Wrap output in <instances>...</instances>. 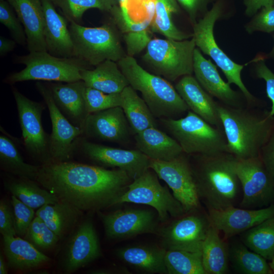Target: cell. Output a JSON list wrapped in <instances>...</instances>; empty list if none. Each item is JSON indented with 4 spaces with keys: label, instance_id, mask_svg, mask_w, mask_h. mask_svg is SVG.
I'll return each instance as SVG.
<instances>
[{
    "label": "cell",
    "instance_id": "obj_17",
    "mask_svg": "<svg viewBox=\"0 0 274 274\" xmlns=\"http://www.w3.org/2000/svg\"><path fill=\"white\" fill-rule=\"evenodd\" d=\"M98 215L109 239H126L157 232L158 217L149 210L125 209L108 213L99 211Z\"/></svg>",
    "mask_w": 274,
    "mask_h": 274
},
{
    "label": "cell",
    "instance_id": "obj_26",
    "mask_svg": "<svg viewBox=\"0 0 274 274\" xmlns=\"http://www.w3.org/2000/svg\"><path fill=\"white\" fill-rule=\"evenodd\" d=\"M134 139L138 150L151 159L168 161L184 153L174 138L157 127L148 128L135 134Z\"/></svg>",
    "mask_w": 274,
    "mask_h": 274
},
{
    "label": "cell",
    "instance_id": "obj_19",
    "mask_svg": "<svg viewBox=\"0 0 274 274\" xmlns=\"http://www.w3.org/2000/svg\"><path fill=\"white\" fill-rule=\"evenodd\" d=\"M101 255L98 236L92 220L87 218L77 226L63 259V267L72 273L86 265Z\"/></svg>",
    "mask_w": 274,
    "mask_h": 274
},
{
    "label": "cell",
    "instance_id": "obj_54",
    "mask_svg": "<svg viewBox=\"0 0 274 274\" xmlns=\"http://www.w3.org/2000/svg\"><path fill=\"white\" fill-rule=\"evenodd\" d=\"M269 264L274 274V256L271 260L269 262Z\"/></svg>",
    "mask_w": 274,
    "mask_h": 274
},
{
    "label": "cell",
    "instance_id": "obj_36",
    "mask_svg": "<svg viewBox=\"0 0 274 274\" xmlns=\"http://www.w3.org/2000/svg\"><path fill=\"white\" fill-rule=\"evenodd\" d=\"M229 243V263L235 272L241 274H273L269 262L251 251L240 240Z\"/></svg>",
    "mask_w": 274,
    "mask_h": 274
},
{
    "label": "cell",
    "instance_id": "obj_48",
    "mask_svg": "<svg viewBox=\"0 0 274 274\" xmlns=\"http://www.w3.org/2000/svg\"><path fill=\"white\" fill-rule=\"evenodd\" d=\"M0 232L3 236H17L13 211L4 199L0 201Z\"/></svg>",
    "mask_w": 274,
    "mask_h": 274
},
{
    "label": "cell",
    "instance_id": "obj_15",
    "mask_svg": "<svg viewBox=\"0 0 274 274\" xmlns=\"http://www.w3.org/2000/svg\"><path fill=\"white\" fill-rule=\"evenodd\" d=\"M37 89L48 108L52 123L49 138L50 153L52 162L69 161L76 150L82 129L73 125L56 106L49 87L39 82Z\"/></svg>",
    "mask_w": 274,
    "mask_h": 274
},
{
    "label": "cell",
    "instance_id": "obj_12",
    "mask_svg": "<svg viewBox=\"0 0 274 274\" xmlns=\"http://www.w3.org/2000/svg\"><path fill=\"white\" fill-rule=\"evenodd\" d=\"M23 144L29 155L42 164L52 162L50 153L49 138L42 123L45 106L33 101L13 89Z\"/></svg>",
    "mask_w": 274,
    "mask_h": 274
},
{
    "label": "cell",
    "instance_id": "obj_11",
    "mask_svg": "<svg viewBox=\"0 0 274 274\" xmlns=\"http://www.w3.org/2000/svg\"><path fill=\"white\" fill-rule=\"evenodd\" d=\"M232 166L242 190L239 207L258 209L274 204V181L259 156L248 159L233 157Z\"/></svg>",
    "mask_w": 274,
    "mask_h": 274
},
{
    "label": "cell",
    "instance_id": "obj_44",
    "mask_svg": "<svg viewBox=\"0 0 274 274\" xmlns=\"http://www.w3.org/2000/svg\"><path fill=\"white\" fill-rule=\"evenodd\" d=\"M11 204L16 234L18 236L24 237L36 216L34 209L26 205L14 195L11 196Z\"/></svg>",
    "mask_w": 274,
    "mask_h": 274
},
{
    "label": "cell",
    "instance_id": "obj_53",
    "mask_svg": "<svg viewBox=\"0 0 274 274\" xmlns=\"http://www.w3.org/2000/svg\"><path fill=\"white\" fill-rule=\"evenodd\" d=\"M8 273L7 267L3 256L0 255V274H6Z\"/></svg>",
    "mask_w": 274,
    "mask_h": 274
},
{
    "label": "cell",
    "instance_id": "obj_24",
    "mask_svg": "<svg viewBox=\"0 0 274 274\" xmlns=\"http://www.w3.org/2000/svg\"><path fill=\"white\" fill-rule=\"evenodd\" d=\"M22 24L30 52L47 51L44 35V17L40 0H7Z\"/></svg>",
    "mask_w": 274,
    "mask_h": 274
},
{
    "label": "cell",
    "instance_id": "obj_51",
    "mask_svg": "<svg viewBox=\"0 0 274 274\" xmlns=\"http://www.w3.org/2000/svg\"><path fill=\"white\" fill-rule=\"evenodd\" d=\"M243 1L246 7V14L249 16L254 15L261 8L274 5V0H243Z\"/></svg>",
    "mask_w": 274,
    "mask_h": 274
},
{
    "label": "cell",
    "instance_id": "obj_55",
    "mask_svg": "<svg viewBox=\"0 0 274 274\" xmlns=\"http://www.w3.org/2000/svg\"><path fill=\"white\" fill-rule=\"evenodd\" d=\"M273 39H274V36H273ZM270 56H271V57H274V45H273V47L272 49V51L271 52V53H270Z\"/></svg>",
    "mask_w": 274,
    "mask_h": 274
},
{
    "label": "cell",
    "instance_id": "obj_23",
    "mask_svg": "<svg viewBox=\"0 0 274 274\" xmlns=\"http://www.w3.org/2000/svg\"><path fill=\"white\" fill-rule=\"evenodd\" d=\"M175 88L192 111L210 124L223 129L218 111V102L215 101L192 75L182 77Z\"/></svg>",
    "mask_w": 274,
    "mask_h": 274
},
{
    "label": "cell",
    "instance_id": "obj_47",
    "mask_svg": "<svg viewBox=\"0 0 274 274\" xmlns=\"http://www.w3.org/2000/svg\"><path fill=\"white\" fill-rule=\"evenodd\" d=\"M255 74L258 78L263 79L266 83V92L271 102L270 115L274 116V74L267 67L262 58H259L255 66Z\"/></svg>",
    "mask_w": 274,
    "mask_h": 274
},
{
    "label": "cell",
    "instance_id": "obj_37",
    "mask_svg": "<svg viewBox=\"0 0 274 274\" xmlns=\"http://www.w3.org/2000/svg\"><path fill=\"white\" fill-rule=\"evenodd\" d=\"M239 235L240 240L250 250L271 260L274 256V216Z\"/></svg>",
    "mask_w": 274,
    "mask_h": 274
},
{
    "label": "cell",
    "instance_id": "obj_25",
    "mask_svg": "<svg viewBox=\"0 0 274 274\" xmlns=\"http://www.w3.org/2000/svg\"><path fill=\"white\" fill-rule=\"evenodd\" d=\"M82 80L65 84H52L50 86L54 100L62 113L74 125L82 129L89 114L87 110Z\"/></svg>",
    "mask_w": 274,
    "mask_h": 274
},
{
    "label": "cell",
    "instance_id": "obj_14",
    "mask_svg": "<svg viewBox=\"0 0 274 274\" xmlns=\"http://www.w3.org/2000/svg\"><path fill=\"white\" fill-rule=\"evenodd\" d=\"M211 225L208 214L200 208L186 212L161 230L163 248L201 252Z\"/></svg>",
    "mask_w": 274,
    "mask_h": 274
},
{
    "label": "cell",
    "instance_id": "obj_41",
    "mask_svg": "<svg viewBox=\"0 0 274 274\" xmlns=\"http://www.w3.org/2000/svg\"><path fill=\"white\" fill-rule=\"evenodd\" d=\"M24 238L37 248L47 250L54 247L59 238L40 217L36 216Z\"/></svg>",
    "mask_w": 274,
    "mask_h": 274
},
{
    "label": "cell",
    "instance_id": "obj_3",
    "mask_svg": "<svg viewBox=\"0 0 274 274\" xmlns=\"http://www.w3.org/2000/svg\"><path fill=\"white\" fill-rule=\"evenodd\" d=\"M226 152L237 159L258 157L273 127L274 116L265 108L233 107L218 102Z\"/></svg>",
    "mask_w": 274,
    "mask_h": 274
},
{
    "label": "cell",
    "instance_id": "obj_56",
    "mask_svg": "<svg viewBox=\"0 0 274 274\" xmlns=\"http://www.w3.org/2000/svg\"><path fill=\"white\" fill-rule=\"evenodd\" d=\"M4 1V0H1V1Z\"/></svg>",
    "mask_w": 274,
    "mask_h": 274
},
{
    "label": "cell",
    "instance_id": "obj_18",
    "mask_svg": "<svg viewBox=\"0 0 274 274\" xmlns=\"http://www.w3.org/2000/svg\"><path fill=\"white\" fill-rule=\"evenodd\" d=\"M208 214L211 225L222 233L225 239L229 240L274 216V204L258 209L231 207L209 210Z\"/></svg>",
    "mask_w": 274,
    "mask_h": 274
},
{
    "label": "cell",
    "instance_id": "obj_40",
    "mask_svg": "<svg viewBox=\"0 0 274 274\" xmlns=\"http://www.w3.org/2000/svg\"><path fill=\"white\" fill-rule=\"evenodd\" d=\"M70 21L76 22L84 12L91 8L111 12L119 6L118 0H51Z\"/></svg>",
    "mask_w": 274,
    "mask_h": 274
},
{
    "label": "cell",
    "instance_id": "obj_27",
    "mask_svg": "<svg viewBox=\"0 0 274 274\" xmlns=\"http://www.w3.org/2000/svg\"><path fill=\"white\" fill-rule=\"evenodd\" d=\"M4 251L8 265L15 269H35L49 262L51 259L24 238L3 236Z\"/></svg>",
    "mask_w": 274,
    "mask_h": 274
},
{
    "label": "cell",
    "instance_id": "obj_43",
    "mask_svg": "<svg viewBox=\"0 0 274 274\" xmlns=\"http://www.w3.org/2000/svg\"><path fill=\"white\" fill-rule=\"evenodd\" d=\"M0 21L9 29L16 43L20 45H24L26 43L24 29L7 1H1Z\"/></svg>",
    "mask_w": 274,
    "mask_h": 274
},
{
    "label": "cell",
    "instance_id": "obj_6",
    "mask_svg": "<svg viewBox=\"0 0 274 274\" xmlns=\"http://www.w3.org/2000/svg\"><path fill=\"white\" fill-rule=\"evenodd\" d=\"M68 28L74 57L86 63L96 66L106 60L118 62L126 55L115 24L89 27L71 21Z\"/></svg>",
    "mask_w": 274,
    "mask_h": 274
},
{
    "label": "cell",
    "instance_id": "obj_2",
    "mask_svg": "<svg viewBox=\"0 0 274 274\" xmlns=\"http://www.w3.org/2000/svg\"><path fill=\"white\" fill-rule=\"evenodd\" d=\"M189 155L198 195L208 210L238 207L242 190L232 166L233 156L227 152Z\"/></svg>",
    "mask_w": 274,
    "mask_h": 274
},
{
    "label": "cell",
    "instance_id": "obj_49",
    "mask_svg": "<svg viewBox=\"0 0 274 274\" xmlns=\"http://www.w3.org/2000/svg\"><path fill=\"white\" fill-rule=\"evenodd\" d=\"M182 7L194 24L197 18L201 14L204 15L208 11L207 8L211 0H177Z\"/></svg>",
    "mask_w": 274,
    "mask_h": 274
},
{
    "label": "cell",
    "instance_id": "obj_5",
    "mask_svg": "<svg viewBox=\"0 0 274 274\" xmlns=\"http://www.w3.org/2000/svg\"><path fill=\"white\" fill-rule=\"evenodd\" d=\"M161 121L187 155L226 152L223 129L210 124L190 110L184 117L162 118Z\"/></svg>",
    "mask_w": 274,
    "mask_h": 274
},
{
    "label": "cell",
    "instance_id": "obj_16",
    "mask_svg": "<svg viewBox=\"0 0 274 274\" xmlns=\"http://www.w3.org/2000/svg\"><path fill=\"white\" fill-rule=\"evenodd\" d=\"M77 148L91 160L124 170L133 180L149 168L150 159L139 150H126L79 140Z\"/></svg>",
    "mask_w": 274,
    "mask_h": 274
},
{
    "label": "cell",
    "instance_id": "obj_52",
    "mask_svg": "<svg viewBox=\"0 0 274 274\" xmlns=\"http://www.w3.org/2000/svg\"><path fill=\"white\" fill-rule=\"evenodd\" d=\"M14 40L8 39L3 36L0 37V54L4 55L12 51L16 45Z\"/></svg>",
    "mask_w": 274,
    "mask_h": 274
},
{
    "label": "cell",
    "instance_id": "obj_50",
    "mask_svg": "<svg viewBox=\"0 0 274 274\" xmlns=\"http://www.w3.org/2000/svg\"><path fill=\"white\" fill-rule=\"evenodd\" d=\"M259 157L274 181V127L262 148Z\"/></svg>",
    "mask_w": 274,
    "mask_h": 274
},
{
    "label": "cell",
    "instance_id": "obj_10",
    "mask_svg": "<svg viewBox=\"0 0 274 274\" xmlns=\"http://www.w3.org/2000/svg\"><path fill=\"white\" fill-rule=\"evenodd\" d=\"M157 177L156 174L148 169L132 180L116 204L128 202L150 206L156 210L159 220L162 222L166 221L169 216L176 218L186 213L168 188L161 185Z\"/></svg>",
    "mask_w": 274,
    "mask_h": 274
},
{
    "label": "cell",
    "instance_id": "obj_34",
    "mask_svg": "<svg viewBox=\"0 0 274 274\" xmlns=\"http://www.w3.org/2000/svg\"><path fill=\"white\" fill-rule=\"evenodd\" d=\"M120 107L129 124L131 131L136 134L148 128L157 127L155 117L149 107L130 85L120 93Z\"/></svg>",
    "mask_w": 274,
    "mask_h": 274
},
{
    "label": "cell",
    "instance_id": "obj_8",
    "mask_svg": "<svg viewBox=\"0 0 274 274\" xmlns=\"http://www.w3.org/2000/svg\"><path fill=\"white\" fill-rule=\"evenodd\" d=\"M194 39H152L142 57L155 75L174 81L193 73Z\"/></svg>",
    "mask_w": 274,
    "mask_h": 274
},
{
    "label": "cell",
    "instance_id": "obj_21",
    "mask_svg": "<svg viewBox=\"0 0 274 274\" xmlns=\"http://www.w3.org/2000/svg\"><path fill=\"white\" fill-rule=\"evenodd\" d=\"M193 73L202 87L220 102L236 108L248 106L240 93L233 90L230 84L222 79L216 65L211 60L204 58L197 48L194 53Z\"/></svg>",
    "mask_w": 274,
    "mask_h": 274
},
{
    "label": "cell",
    "instance_id": "obj_42",
    "mask_svg": "<svg viewBox=\"0 0 274 274\" xmlns=\"http://www.w3.org/2000/svg\"><path fill=\"white\" fill-rule=\"evenodd\" d=\"M84 97L86 109L89 114L111 108L120 107V93H106L85 85Z\"/></svg>",
    "mask_w": 274,
    "mask_h": 274
},
{
    "label": "cell",
    "instance_id": "obj_30",
    "mask_svg": "<svg viewBox=\"0 0 274 274\" xmlns=\"http://www.w3.org/2000/svg\"><path fill=\"white\" fill-rule=\"evenodd\" d=\"M115 25L122 35L126 46L127 55L133 56L146 49L152 39L149 33L154 14L143 21L134 22L126 20L119 6L111 12Z\"/></svg>",
    "mask_w": 274,
    "mask_h": 274
},
{
    "label": "cell",
    "instance_id": "obj_46",
    "mask_svg": "<svg viewBox=\"0 0 274 274\" xmlns=\"http://www.w3.org/2000/svg\"><path fill=\"white\" fill-rule=\"evenodd\" d=\"M156 0H128L127 12L130 19L134 22L143 21L155 14Z\"/></svg>",
    "mask_w": 274,
    "mask_h": 274
},
{
    "label": "cell",
    "instance_id": "obj_45",
    "mask_svg": "<svg viewBox=\"0 0 274 274\" xmlns=\"http://www.w3.org/2000/svg\"><path fill=\"white\" fill-rule=\"evenodd\" d=\"M246 30L270 32L274 31V7H263L246 26Z\"/></svg>",
    "mask_w": 274,
    "mask_h": 274
},
{
    "label": "cell",
    "instance_id": "obj_4",
    "mask_svg": "<svg viewBox=\"0 0 274 274\" xmlns=\"http://www.w3.org/2000/svg\"><path fill=\"white\" fill-rule=\"evenodd\" d=\"M117 63L129 85L141 93L155 117L174 118L189 110L168 80L144 70L133 56L126 55Z\"/></svg>",
    "mask_w": 274,
    "mask_h": 274
},
{
    "label": "cell",
    "instance_id": "obj_35",
    "mask_svg": "<svg viewBox=\"0 0 274 274\" xmlns=\"http://www.w3.org/2000/svg\"><path fill=\"white\" fill-rule=\"evenodd\" d=\"M4 187L12 195L33 209L40 208L46 204H54L59 201L35 180L15 177L6 179Z\"/></svg>",
    "mask_w": 274,
    "mask_h": 274
},
{
    "label": "cell",
    "instance_id": "obj_7",
    "mask_svg": "<svg viewBox=\"0 0 274 274\" xmlns=\"http://www.w3.org/2000/svg\"><path fill=\"white\" fill-rule=\"evenodd\" d=\"M222 7L219 2L214 4L198 21L193 24L192 38L196 47L209 55L215 61L225 76L227 82L236 85L244 95L248 105L264 108L265 104L253 96L244 85L241 78V72L244 65L232 61L217 45L214 36L216 21L220 17Z\"/></svg>",
    "mask_w": 274,
    "mask_h": 274
},
{
    "label": "cell",
    "instance_id": "obj_33",
    "mask_svg": "<svg viewBox=\"0 0 274 274\" xmlns=\"http://www.w3.org/2000/svg\"><path fill=\"white\" fill-rule=\"evenodd\" d=\"M1 169L12 176L36 181L40 165L25 162L14 139L1 126Z\"/></svg>",
    "mask_w": 274,
    "mask_h": 274
},
{
    "label": "cell",
    "instance_id": "obj_39",
    "mask_svg": "<svg viewBox=\"0 0 274 274\" xmlns=\"http://www.w3.org/2000/svg\"><path fill=\"white\" fill-rule=\"evenodd\" d=\"M164 261L169 274H206L201 252L167 250Z\"/></svg>",
    "mask_w": 274,
    "mask_h": 274
},
{
    "label": "cell",
    "instance_id": "obj_38",
    "mask_svg": "<svg viewBox=\"0 0 274 274\" xmlns=\"http://www.w3.org/2000/svg\"><path fill=\"white\" fill-rule=\"evenodd\" d=\"M179 10L177 0H156L155 14L151 26L152 31L166 38L179 41L191 37L178 28L173 22V14L177 13Z\"/></svg>",
    "mask_w": 274,
    "mask_h": 274
},
{
    "label": "cell",
    "instance_id": "obj_20",
    "mask_svg": "<svg viewBox=\"0 0 274 274\" xmlns=\"http://www.w3.org/2000/svg\"><path fill=\"white\" fill-rule=\"evenodd\" d=\"M82 131L87 136L121 143L128 139L131 129L122 109L116 107L89 114Z\"/></svg>",
    "mask_w": 274,
    "mask_h": 274
},
{
    "label": "cell",
    "instance_id": "obj_13",
    "mask_svg": "<svg viewBox=\"0 0 274 274\" xmlns=\"http://www.w3.org/2000/svg\"><path fill=\"white\" fill-rule=\"evenodd\" d=\"M183 153L168 161L150 159L149 168L164 181L186 212L200 208L199 199L189 157Z\"/></svg>",
    "mask_w": 274,
    "mask_h": 274
},
{
    "label": "cell",
    "instance_id": "obj_22",
    "mask_svg": "<svg viewBox=\"0 0 274 274\" xmlns=\"http://www.w3.org/2000/svg\"><path fill=\"white\" fill-rule=\"evenodd\" d=\"M44 17V35L47 52L60 57H74V45L65 18L51 0H40Z\"/></svg>",
    "mask_w": 274,
    "mask_h": 274
},
{
    "label": "cell",
    "instance_id": "obj_28",
    "mask_svg": "<svg viewBox=\"0 0 274 274\" xmlns=\"http://www.w3.org/2000/svg\"><path fill=\"white\" fill-rule=\"evenodd\" d=\"M95 66L81 71V80L86 86L112 94L120 93L129 85L117 62L106 60Z\"/></svg>",
    "mask_w": 274,
    "mask_h": 274
},
{
    "label": "cell",
    "instance_id": "obj_9",
    "mask_svg": "<svg viewBox=\"0 0 274 274\" xmlns=\"http://www.w3.org/2000/svg\"><path fill=\"white\" fill-rule=\"evenodd\" d=\"M16 60L25 66L9 75L5 79L7 83L29 80L73 82L81 80V71L87 68L85 62L79 59L58 57L47 51L30 52Z\"/></svg>",
    "mask_w": 274,
    "mask_h": 274
},
{
    "label": "cell",
    "instance_id": "obj_31",
    "mask_svg": "<svg viewBox=\"0 0 274 274\" xmlns=\"http://www.w3.org/2000/svg\"><path fill=\"white\" fill-rule=\"evenodd\" d=\"M82 211L59 200L39 208L36 215L40 217L59 237L62 238L78 225Z\"/></svg>",
    "mask_w": 274,
    "mask_h": 274
},
{
    "label": "cell",
    "instance_id": "obj_29",
    "mask_svg": "<svg viewBox=\"0 0 274 274\" xmlns=\"http://www.w3.org/2000/svg\"><path fill=\"white\" fill-rule=\"evenodd\" d=\"M166 250L156 246L138 245L118 249L117 256L125 263L148 273H168L164 258Z\"/></svg>",
    "mask_w": 274,
    "mask_h": 274
},
{
    "label": "cell",
    "instance_id": "obj_32",
    "mask_svg": "<svg viewBox=\"0 0 274 274\" xmlns=\"http://www.w3.org/2000/svg\"><path fill=\"white\" fill-rule=\"evenodd\" d=\"M220 233L211 225L203 242L201 255L206 274H225L229 271L228 240L222 237Z\"/></svg>",
    "mask_w": 274,
    "mask_h": 274
},
{
    "label": "cell",
    "instance_id": "obj_1",
    "mask_svg": "<svg viewBox=\"0 0 274 274\" xmlns=\"http://www.w3.org/2000/svg\"><path fill=\"white\" fill-rule=\"evenodd\" d=\"M132 179L120 169L71 162L40 165L36 181L56 196L82 211H99L116 205Z\"/></svg>",
    "mask_w": 274,
    "mask_h": 274
}]
</instances>
